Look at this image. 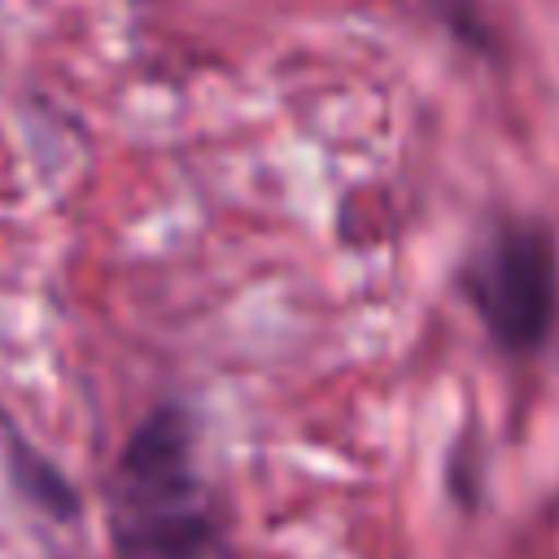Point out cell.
<instances>
[{"mask_svg": "<svg viewBox=\"0 0 559 559\" xmlns=\"http://www.w3.org/2000/svg\"><path fill=\"white\" fill-rule=\"evenodd\" d=\"M105 528L114 559H236L231 515L183 402L148 406L127 432L105 489Z\"/></svg>", "mask_w": 559, "mask_h": 559, "instance_id": "cell-1", "label": "cell"}, {"mask_svg": "<svg viewBox=\"0 0 559 559\" xmlns=\"http://www.w3.org/2000/svg\"><path fill=\"white\" fill-rule=\"evenodd\" d=\"M450 288L489 349L537 362L559 341V231L537 210H489L467 236Z\"/></svg>", "mask_w": 559, "mask_h": 559, "instance_id": "cell-2", "label": "cell"}, {"mask_svg": "<svg viewBox=\"0 0 559 559\" xmlns=\"http://www.w3.org/2000/svg\"><path fill=\"white\" fill-rule=\"evenodd\" d=\"M13 467H17V485H22L44 511H52V515H70V511H74V489H70V480H66L52 463H44L35 450L13 445Z\"/></svg>", "mask_w": 559, "mask_h": 559, "instance_id": "cell-3", "label": "cell"}, {"mask_svg": "<svg viewBox=\"0 0 559 559\" xmlns=\"http://www.w3.org/2000/svg\"><path fill=\"white\" fill-rule=\"evenodd\" d=\"M445 493L459 511H480L485 498V454L467 445V437H459L445 454Z\"/></svg>", "mask_w": 559, "mask_h": 559, "instance_id": "cell-4", "label": "cell"}, {"mask_svg": "<svg viewBox=\"0 0 559 559\" xmlns=\"http://www.w3.org/2000/svg\"><path fill=\"white\" fill-rule=\"evenodd\" d=\"M127 4H131V9H153L157 0H127Z\"/></svg>", "mask_w": 559, "mask_h": 559, "instance_id": "cell-5", "label": "cell"}]
</instances>
